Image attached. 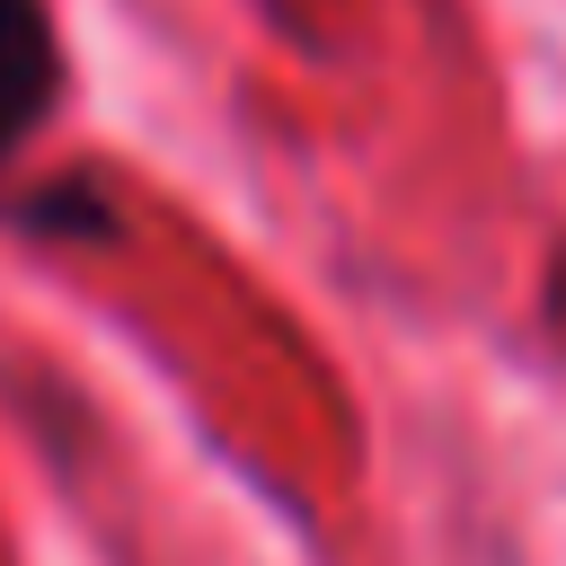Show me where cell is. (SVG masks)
I'll use <instances>...</instances> for the list:
<instances>
[{"label": "cell", "mask_w": 566, "mask_h": 566, "mask_svg": "<svg viewBox=\"0 0 566 566\" xmlns=\"http://www.w3.org/2000/svg\"><path fill=\"white\" fill-rule=\"evenodd\" d=\"M62 97V44L44 0H0V168L27 150V133Z\"/></svg>", "instance_id": "cell-1"}]
</instances>
